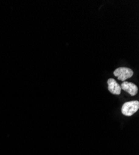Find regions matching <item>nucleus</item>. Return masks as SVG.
I'll return each instance as SVG.
<instances>
[{"label": "nucleus", "instance_id": "obj_1", "mask_svg": "<svg viewBox=\"0 0 139 155\" xmlns=\"http://www.w3.org/2000/svg\"><path fill=\"white\" fill-rule=\"evenodd\" d=\"M139 109V102L138 101H132L125 102L122 106L121 112L125 116H132Z\"/></svg>", "mask_w": 139, "mask_h": 155}, {"label": "nucleus", "instance_id": "obj_2", "mask_svg": "<svg viewBox=\"0 0 139 155\" xmlns=\"http://www.w3.org/2000/svg\"><path fill=\"white\" fill-rule=\"evenodd\" d=\"M113 74L119 80L125 81L126 80L130 78L133 76L134 71L129 68L120 67L113 71Z\"/></svg>", "mask_w": 139, "mask_h": 155}, {"label": "nucleus", "instance_id": "obj_3", "mask_svg": "<svg viewBox=\"0 0 139 155\" xmlns=\"http://www.w3.org/2000/svg\"><path fill=\"white\" fill-rule=\"evenodd\" d=\"M120 87H121V89H122L123 90V91L128 93L132 96H135L138 93L137 86L132 83H130V82H127V81H123L121 84Z\"/></svg>", "mask_w": 139, "mask_h": 155}, {"label": "nucleus", "instance_id": "obj_4", "mask_svg": "<svg viewBox=\"0 0 139 155\" xmlns=\"http://www.w3.org/2000/svg\"><path fill=\"white\" fill-rule=\"evenodd\" d=\"M108 89L110 93L113 94L119 95L121 93L120 86L117 83V81L113 78H110L107 81Z\"/></svg>", "mask_w": 139, "mask_h": 155}]
</instances>
